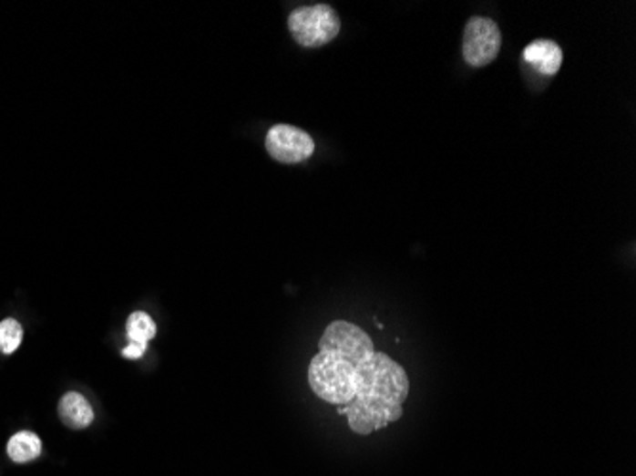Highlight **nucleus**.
<instances>
[{"label": "nucleus", "instance_id": "nucleus-6", "mask_svg": "<svg viewBox=\"0 0 636 476\" xmlns=\"http://www.w3.org/2000/svg\"><path fill=\"white\" fill-rule=\"evenodd\" d=\"M265 149L269 157L277 162L300 164L314 153V141L305 129L298 126L277 124L267 132Z\"/></svg>", "mask_w": 636, "mask_h": 476}, {"label": "nucleus", "instance_id": "nucleus-4", "mask_svg": "<svg viewBox=\"0 0 636 476\" xmlns=\"http://www.w3.org/2000/svg\"><path fill=\"white\" fill-rule=\"evenodd\" d=\"M318 353H326L337 358H344L354 366L368 360L375 349L370 336L356 326V324L335 320L324 330L321 341H318Z\"/></svg>", "mask_w": 636, "mask_h": 476}, {"label": "nucleus", "instance_id": "nucleus-8", "mask_svg": "<svg viewBox=\"0 0 636 476\" xmlns=\"http://www.w3.org/2000/svg\"><path fill=\"white\" fill-rule=\"evenodd\" d=\"M57 412H59L61 421L75 430L87 429L94 421L92 404L77 391H69L61 397Z\"/></svg>", "mask_w": 636, "mask_h": 476}, {"label": "nucleus", "instance_id": "nucleus-5", "mask_svg": "<svg viewBox=\"0 0 636 476\" xmlns=\"http://www.w3.org/2000/svg\"><path fill=\"white\" fill-rule=\"evenodd\" d=\"M499 26L490 17L475 16L467 21L463 31V59L469 67H487L501 50Z\"/></svg>", "mask_w": 636, "mask_h": 476}, {"label": "nucleus", "instance_id": "nucleus-12", "mask_svg": "<svg viewBox=\"0 0 636 476\" xmlns=\"http://www.w3.org/2000/svg\"><path fill=\"white\" fill-rule=\"evenodd\" d=\"M147 345H149V343L130 341V343L126 345V347L122 349V357H124V358H128V360H138V358H141V357L145 355V351H147Z\"/></svg>", "mask_w": 636, "mask_h": 476}, {"label": "nucleus", "instance_id": "nucleus-2", "mask_svg": "<svg viewBox=\"0 0 636 476\" xmlns=\"http://www.w3.org/2000/svg\"><path fill=\"white\" fill-rule=\"evenodd\" d=\"M313 393L328 404L347 406L356 395V366L326 353H318L309 364Z\"/></svg>", "mask_w": 636, "mask_h": 476}, {"label": "nucleus", "instance_id": "nucleus-1", "mask_svg": "<svg viewBox=\"0 0 636 476\" xmlns=\"http://www.w3.org/2000/svg\"><path fill=\"white\" fill-rule=\"evenodd\" d=\"M408 393L410 379L405 367L385 353H374L356 366V395L339 412L347 416L356 435H372L402 418Z\"/></svg>", "mask_w": 636, "mask_h": 476}, {"label": "nucleus", "instance_id": "nucleus-3", "mask_svg": "<svg viewBox=\"0 0 636 476\" xmlns=\"http://www.w3.org/2000/svg\"><path fill=\"white\" fill-rule=\"evenodd\" d=\"M342 29L337 12L330 5L300 6L288 16V31L303 48H321L332 42Z\"/></svg>", "mask_w": 636, "mask_h": 476}, {"label": "nucleus", "instance_id": "nucleus-11", "mask_svg": "<svg viewBox=\"0 0 636 476\" xmlns=\"http://www.w3.org/2000/svg\"><path fill=\"white\" fill-rule=\"evenodd\" d=\"M24 339V328L15 318H6L0 322V353L12 355L19 349Z\"/></svg>", "mask_w": 636, "mask_h": 476}, {"label": "nucleus", "instance_id": "nucleus-9", "mask_svg": "<svg viewBox=\"0 0 636 476\" xmlns=\"http://www.w3.org/2000/svg\"><path fill=\"white\" fill-rule=\"evenodd\" d=\"M8 456L14 463H29L42 453V442L31 430H21L8 440Z\"/></svg>", "mask_w": 636, "mask_h": 476}, {"label": "nucleus", "instance_id": "nucleus-10", "mask_svg": "<svg viewBox=\"0 0 636 476\" xmlns=\"http://www.w3.org/2000/svg\"><path fill=\"white\" fill-rule=\"evenodd\" d=\"M126 336L130 341L149 343L157 336V324L147 313L136 311L126 320Z\"/></svg>", "mask_w": 636, "mask_h": 476}, {"label": "nucleus", "instance_id": "nucleus-7", "mask_svg": "<svg viewBox=\"0 0 636 476\" xmlns=\"http://www.w3.org/2000/svg\"><path fill=\"white\" fill-rule=\"evenodd\" d=\"M522 57L529 67H534L539 75L553 77L562 67L564 52L555 40L538 38L534 42H529V45L524 48Z\"/></svg>", "mask_w": 636, "mask_h": 476}]
</instances>
